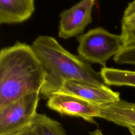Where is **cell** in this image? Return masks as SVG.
<instances>
[{
    "mask_svg": "<svg viewBox=\"0 0 135 135\" xmlns=\"http://www.w3.org/2000/svg\"><path fill=\"white\" fill-rule=\"evenodd\" d=\"M31 46L45 72L40 92L43 98L47 99L58 92L66 81L96 86L105 84L100 74L89 63L65 50L54 37L40 35Z\"/></svg>",
    "mask_w": 135,
    "mask_h": 135,
    "instance_id": "6da1fadb",
    "label": "cell"
},
{
    "mask_svg": "<svg viewBox=\"0 0 135 135\" xmlns=\"http://www.w3.org/2000/svg\"><path fill=\"white\" fill-rule=\"evenodd\" d=\"M45 72L31 45L16 42L0 52V108L41 92Z\"/></svg>",
    "mask_w": 135,
    "mask_h": 135,
    "instance_id": "7a4b0ae2",
    "label": "cell"
},
{
    "mask_svg": "<svg viewBox=\"0 0 135 135\" xmlns=\"http://www.w3.org/2000/svg\"><path fill=\"white\" fill-rule=\"evenodd\" d=\"M78 56L88 63L106 67L107 61L123 46L120 35L96 27L78 37Z\"/></svg>",
    "mask_w": 135,
    "mask_h": 135,
    "instance_id": "3957f363",
    "label": "cell"
},
{
    "mask_svg": "<svg viewBox=\"0 0 135 135\" xmlns=\"http://www.w3.org/2000/svg\"><path fill=\"white\" fill-rule=\"evenodd\" d=\"M40 92L32 93L0 108V135H11L33 124Z\"/></svg>",
    "mask_w": 135,
    "mask_h": 135,
    "instance_id": "277c9868",
    "label": "cell"
},
{
    "mask_svg": "<svg viewBox=\"0 0 135 135\" xmlns=\"http://www.w3.org/2000/svg\"><path fill=\"white\" fill-rule=\"evenodd\" d=\"M46 105L61 114L80 118L89 123H95L94 119L99 118V105L69 94L55 93L47 99Z\"/></svg>",
    "mask_w": 135,
    "mask_h": 135,
    "instance_id": "5b68a950",
    "label": "cell"
},
{
    "mask_svg": "<svg viewBox=\"0 0 135 135\" xmlns=\"http://www.w3.org/2000/svg\"><path fill=\"white\" fill-rule=\"evenodd\" d=\"M94 0H82L60 15L58 35L60 37L68 39L78 36L92 22V10Z\"/></svg>",
    "mask_w": 135,
    "mask_h": 135,
    "instance_id": "8992f818",
    "label": "cell"
},
{
    "mask_svg": "<svg viewBox=\"0 0 135 135\" xmlns=\"http://www.w3.org/2000/svg\"><path fill=\"white\" fill-rule=\"evenodd\" d=\"M56 93L73 95L93 104L101 105L117 101L120 94L104 84L96 86L82 82L66 81Z\"/></svg>",
    "mask_w": 135,
    "mask_h": 135,
    "instance_id": "52a82bcc",
    "label": "cell"
},
{
    "mask_svg": "<svg viewBox=\"0 0 135 135\" xmlns=\"http://www.w3.org/2000/svg\"><path fill=\"white\" fill-rule=\"evenodd\" d=\"M99 118L113 122L118 126L135 127V103L119 100L99 105Z\"/></svg>",
    "mask_w": 135,
    "mask_h": 135,
    "instance_id": "ba28073f",
    "label": "cell"
},
{
    "mask_svg": "<svg viewBox=\"0 0 135 135\" xmlns=\"http://www.w3.org/2000/svg\"><path fill=\"white\" fill-rule=\"evenodd\" d=\"M34 10V0H0V23H22L31 17Z\"/></svg>",
    "mask_w": 135,
    "mask_h": 135,
    "instance_id": "9c48e42d",
    "label": "cell"
},
{
    "mask_svg": "<svg viewBox=\"0 0 135 135\" xmlns=\"http://www.w3.org/2000/svg\"><path fill=\"white\" fill-rule=\"evenodd\" d=\"M107 85L135 87V71L112 68H102L99 73Z\"/></svg>",
    "mask_w": 135,
    "mask_h": 135,
    "instance_id": "30bf717a",
    "label": "cell"
},
{
    "mask_svg": "<svg viewBox=\"0 0 135 135\" xmlns=\"http://www.w3.org/2000/svg\"><path fill=\"white\" fill-rule=\"evenodd\" d=\"M120 36L123 46L135 45V0L128 4L123 12Z\"/></svg>",
    "mask_w": 135,
    "mask_h": 135,
    "instance_id": "8fae6325",
    "label": "cell"
},
{
    "mask_svg": "<svg viewBox=\"0 0 135 135\" xmlns=\"http://www.w3.org/2000/svg\"><path fill=\"white\" fill-rule=\"evenodd\" d=\"M33 124L37 127L41 135H67L60 122L45 114L37 113Z\"/></svg>",
    "mask_w": 135,
    "mask_h": 135,
    "instance_id": "7c38bea8",
    "label": "cell"
},
{
    "mask_svg": "<svg viewBox=\"0 0 135 135\" xmlns=\"http://www.w3.org/2000/svg\"><path fill=\"white\" fill-rule=\"evenodd\" d=\"M115 63L135 66V45L122 46L113 56Z\"/></svg>",
    "mask_w": 135,
    "mask_h": 135,
    "instance_id": "4fadbf2b",
    "label": "cell"
},
{
    "mask_svg": "<svg viewBox=\"0 0 135 135\" xmlns=\"http://www.w3.org/2000/svg\"><path fill=\"white\" fill-rule=\"evenodd\" d=\"M11 135H41V134L37 127L32 124Z\"/></svg>",
    "mask_w": 135,
    "mask_h": 135,
    "instance_id": "5bb4252c",
    "label": "cell"
},
{
    "mask_svg": "<svg viewBox=\"0 0 135 135\" xmlns=\"http://www.w3.org/2000/svg\"><path fill=\"white\" fill-rule=\"evenodd\" d=\"M89 135H104L102 131L99 129H97L92 131H90L89 133Z\"/></svg>",
    "mask_w": 135,
    "mask_h": 135,
    "instance_id": "9a60e30c",
    "label": "cell"
},
{
    "mask_svg": "<svg viewBox=\"0 0 135 135\" xmlns=\"http://www.w3.org/2000/svg\"><path fill=\"white\" fill-rule=\"evenodd\" d=\"M128 129L131 135H135V127H129L128 128Z\"/></svg>",
    "mask_w": 135,
    "mask_h": 135,
    "instance_id": "2e32d148",
    "label": "cell"
},
{
    "mask_svg": "<svg viewBox=\"0 0 135 135\" xmlns=\"http://www.w3.org/2000/svg\"><path fill=\"white\" fill-rule=\"evenodd\" d=\"M94 1H95V0H94Z\"/></svg>",
    "mask_w": 135,
    "mask_h": 135,
    "instance_id": "e0dca14e",
    "label": "cell"
}]
</instances>
